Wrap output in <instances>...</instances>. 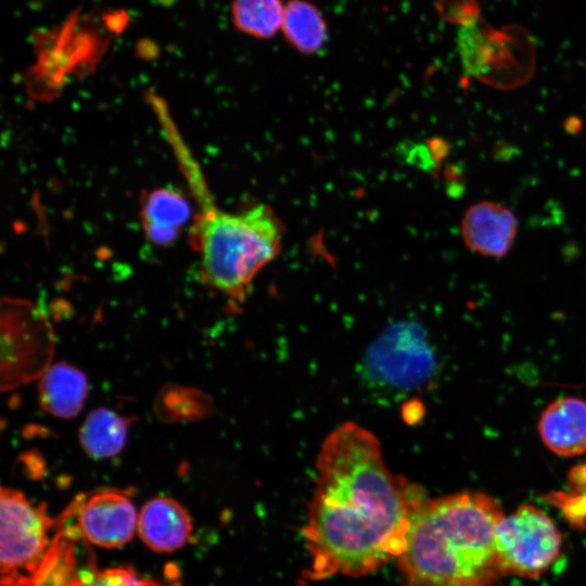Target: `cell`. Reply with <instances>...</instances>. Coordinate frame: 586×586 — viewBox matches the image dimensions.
Here are the masks:
<instances>
[{"label":"cell","instance_id":"21","mask_svg":"<svg viewBox=\"0 0 586 586\" xmlns=\"http://www.w3.org/2000/svg\"><path fill=\"white\" fill-rule=\"evenodd\" d=\"M165 574L168 578H177L180 575V570L175 563H168L165 568Z\"/></svg>","mask_w":586,"mask_h":586},{"label":"cell","instance_id":"4","mask_svg":"<svg viewBox=\"0 0 586 586\" xmlns=\"http://www.w3.org/2000/svg\"><path fill=\"white\" fill-rule=\"evenodd\" d=\"M458 48L468 74L492 87L513 89L533 75L534 48L524 30L494 29L480 18L460 27Z\"/></svg>","mask_w":586,"mask_h":586},{"label":"cell","instance_id":"19","mask_svg":"<svg viewBox=\"0 0 586 586\" xmlns=\"http://www.w3.org/2000/svg\"><path fill=\"white\" fill-rule=\"evenodd\" d=\"M569 480L572 487L577 489L586 488V462L573 468L569 474Z\"/></svg>","mask_w":586,"mask_h":586},{"label":"cell","instance_id":"3","mask_svg":"<svg viewBox=\"0 0 586 586\" xmlns=\"http://www.w3.org/2000/svg\"><path fill=\"white\" fill-rule=\"evenodd\" d=\"M192 189L201 201L195 245L205 282L234 304H241L257 273L280 252L283 227L265 204L239 213L216 208L205 183Z\"/></svg>","mask_w":586,"mask_h":586},{"label":"cell","instance_id":"10","mask_svg":"<svg viewBox=\"0 0 586 586\" xmlns=\"http://www.w3.org/2000/svg\"><path fill=\"white\" fill-rule=\"evenodd\" d=\"M192 523L184 508L175 499L156 497L146 501L139 513L141 540L157 552H173L190 539Z\"/></svg>","mask_w":586,"mask_h":586},{"label":"cell","instance_id":"14","mask_svg":"<svg viewBox=\"0 0 586 586\" xmlns=\"http://www.w3.org/2000/svg\"><path fill=\"white\" fill-rule=\"evenodd\" d=\"M130 418L109 408L92 410L79 431V443L86 454L95 459L116 456L125 446Z\"/></svg>","mask_w":586,"mask_h":586},{"label":"cell","instance_id":"1","mask_svg":"<svg viewBox=\"0 0 586 586\" xmlns=\"http://www.w3.org/2000/svg\"><path fill=\"white\" fill-rule=\"evenodd\" d=\"M304 526L310 556L308 577H360L398 558L417 487L391 472L379 440L345 422L323 441Z\"/></svg>","mask_w":586,"mask_h":586},{"label":"cell","instance_id":"18","mask_svg":"<svg viewBox=\"0 0 586 586\" xmlns=\"http://www.w3.org/2000/svg\"><path fill=\"white\" fill-rule=\"evenodd\" d=\"M89 586H163L157 582L139 577L131 569L114 568L97 574ZM170 586H179L170 585Z\"/></svg>","mask_w":586,"mask_h":586},{"label":"cell","instance_id":"12","mask_svg":"<svg viewBox=\"0 0 586 586\" xmlns=\"http://www.w3.org/2000/svg\"><path fill=\"white\" fill-rule=\"evenodd\" d=\"M39 402L52 416L68 419L82 408L88 394L86 375L66 362L48 368L39 382Z\"/></svg>","mask_w":586,"mask_h":586},{"label":"cell","instance_id":"7","mask_svg":"<svg viewBox=\"0 0 586 586\" xmlns=\"http://www.w3.org/2000/svg\"><path fill=\"white\" fill-rule=\"evenodd\" d=\"M65 512L77 517L87 542L103 548L127 544L138 523L130 494L123 489L103 488L79 495Z\"/></svg>","mask_w":586,"mask_h":586},{"label":"cell","instance_id":"8","mask_svg":"<svg viewBox=\"0 0 586 586\" xmlns=\"http://www.w3.org/2000/svg\"><path fill=\"white\" fill-rule=\"evenodd\" d=\"M518 229L517 216L509 207L494 201H481L466 211L460 232L472 252L501 258L511 250Z\"/></svg>","mask_w":586,"mask_h":586},{"label":"cell","instance_id":"17","mask_svg":"<svg viewBox=\"0 0 586 586\" xmlns=\"http://www.w3.org/2000/svg\"><path fill=\"white\" fill-rule=\"evenodd\" d=\"M435 9L442 20L461 27L470 26L481 18L476 0H437Z\"/></svg>","mask_w":586,"mask_h":586},{"label":"cell","instance_id":"20","mask_svg":"<svg viewBox=\"0 0 586 586\" xmlns=\"http://www.w3.org/2000/svg\"><path fill=\"white\" fill-rule=\"evenodd\" d=\"M105 23L110 30L120 31L127 24V16L125 13L116 12L105 15Z\"/></svg>","mask_w":586,"mask_h":586},{"label":"cell","instance_id":"11","mask_svg":"<svg viewBox=\"0 0 586 586\" xmlns=\"http://www.w3.org/2000/svg\"><path fill=\"white\" fill-rule=\"evenodd\" d=\"M85 539L77 526L60 527L36 571L15 586H86L78 569L76 543Z\"/></svg>","mask_w":586,"mask_h":586},{"label":"cell","instance_id":"2","mask_svg":"<svg viewBox=\"0 0 586 586\" xmlns=\"http://www.w3.org/2000/svg\"><path fill=\"white\" fill-rule=\"evenodd\" d=\"M504 512L481 492L422 498L413 508L398 568L407 586H492L505 574L496 548Z\"/></svg>","mask_w":586,"mask_h":586},{"label":"cell","instance_id":"16","mask_svg":"<svg viewBox=\"0 0 586 586\" xmlns=\"http://www.w3.org/2000/svg\"><path fill=\"white\" fill-rule=\"evenodd\" d=\"M284 5L281 0H233L234 27L251 37L269 39L281 29Z\"/></svg>","mask_w":586,"mask_h":586},{"label":"cell","instance_id":"6","mask_svg":"<svg viewBox=\"0 0 586 586\" xmlns=\"http://www.w3.org/2000/svg\"><path fill=\"white\" fill-rule=\"evenodd\" d=\"M496 548L505 576L535 578L560 557L562 535L544 510L526 504L502 515L496 530Z\"/></svg>","mask_w":586,"mask_h":586},{"label":"cell","instance_id":"5","mask_svg":"<svg viewBox=\"0 0 586 586\" xmlns=\"http://www.w3.org/2000/svg\"><path fill=\"white\" fill-rule=\"evenodd\" d=\"M1 585L15 586L29 577L44 558L52 519L44 504L35 505L16 489L2 488Z\"/></svg>","mask_w":586,"mask_h":586},{"label":"cell","instance_id":"15","mask_svg":"<svg viewBox=\"0 0 586 586\" xmlns=\"http://www.w3.org/2000/svg\"><path fill=\"white\" fill-rule=\"evenodd\" d=\"M281 30L286 41L305 54H313L320 50L328 34L321 12L307 0L286 2Z\"/></svg>","mask_w":586,"mask_h":586},{"label":"cell","instance_id":"9","mask_svg":"<svg viewBox=\"0 0 586 586\" xmlns=\"http://www.w3.org/2000/svg\"><path fill=\"white\" fill-rule=\"evenodd\" d=\"M539 436L556 455L573 457L586 453V400L562 397L549 404L538 420Z\"/></svg>","mask_w":586,"mask_h":586},{"label":"cell","instance_id":"13","mask_svg":"<svg viewBox=\"0 0 586 586\" xmlns=\"http://www.w3.org/2000/svg\"><path fill=\"white\" fill-rule=\"evenodd\" d=\"M141 213L149 239L157 244H167L189 219L190 206L176 190L157 189L145 196Z\"/></svg>","mask_w":586,"mask_h":586}]
</instances>
